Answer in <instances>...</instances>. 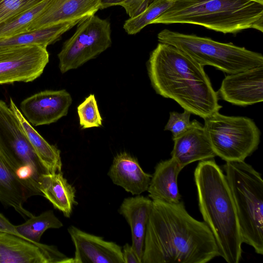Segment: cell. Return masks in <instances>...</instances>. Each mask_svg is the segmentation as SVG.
Segmentation results:
<instances>
[{
  "label": "cell",
  "mask_w": 263,
  "mask_h": 263,
  "mask_svg": "<svg viewBox=\"0 0 263 263\" xmlns=\"http://www.w3.org/2000/svg\"><path fill=\"white\" fill-rule=\"evenodd\" d=\"M30 197L23 182L0 153V201L27 219L33 216L24 206Z\"/></svg>",
  "instance_id": "cell-20"
},
{
  "label": "cell",
  "mask_w": 263,
  "mask_h": 263,
  "mask_svg": "<svg viewBox=\"0 0 263 263\" xmlns=\"http://www.w3.org/2000/svg\"><path fill=\"white\" fill-rule=\"evenodd\" d=\"M217 93L219 99L238 106L262 102L263 65L229 74L222 80Z\"/></svg>",
  "instance_id": "cell-13"
},
{
  "label": "cell",
  "mask_w": 263,
  "mask_h": 263,
  "mask_svg": "<svg viewBox=\"0 0 263 263\" xmlns=\"http://www.w3.org/2000/svg\"><path fill=\"white\" fill-rule=\"evenodd\" d=\"M9 107L18 118L35 154L49 173L62 172V163L60 151L54 145L50 144L35 130L11 98Z\"/></svg>",
  "instance_id": "cell-22"
},
{
  "label": "cell",
  "mask_w": 263,
  "mask_h": 263,
  "mask_svg": "<svg viewBox=\"0 0 263 263\" xmlns=\"http://www.w3.org/2000/svg\"><path fill=\"white\" fill-rule=\"evenodd\" d=\"M62 222L54 215L52 210H47L37 216L29 218L22 224L15 226L16 231L25 239L40 245L43 233L49 229H59Z\"/></svg>",
  "instance_id": "cell-24"
},
{
  "label": "cell",
  "mask_w": 263,
  "mask_h": 263,
  "mask_svg": "<svg viewBox=\"0 0 263 263\" xmlns=\"http://www.w3.org/2000/svg\"><path fill=\"white\" fill-rule=\"evenodd\" d=\"M68 232L75 248L73 263H125L116 243L70 226Z\"/></svg>",
  "instance_id": "cell-14"
},
{
  "label": "cell",
  "mask_w": 263,
  "mask_h": 263,
  "mask_svg": "<svg viewBox=\"0 0 263 263\" xmlns=\"http://www.w3.org/2000/svg\"><path fill=\"white\" fill-rule=\"evenodd\" d=\"M217 256L210 229L190 215L183 201L152 200L142 263H206Z\"/></svg>",
  "instance_id": "cell-1"
},
{
  "label": "cell",
  "mask_w": 263,
  "mask_h": 263,
  "mask_svg": "<svg viewBox=\"0 0 263 263\" xmlns=\"http://www.w3.org/2000/svg\"><path fill=\"white\" fill-rule=\"evenodd\" d=\"M191 114L186 110L181 113L172 111L168 120L164 127V130H169L172 134V139L184 132L190 126Z\"/></svg>",
  "instance_id": "cell-30"
},
{
  "label": "cell",
  "mask_w": 263,
  "mask_h": 263,
  "mask_svg": "<svg viewBox=\"0 0 263 263\" xmlns=\"http://www.w3.org/2000/svg\"><path fill=\"white\" fill-rule=\"evenodd\" d=\"M81 21L59 23L45 28L28 31L0 39V50L13 47L37 45L44 48L57 41L65 32Z\"/></svg>",
  "instance_id": "cell-23"
},
{
  "label": "cell",
  "mask_w": 263,
  "mask_h": 263,
  "mask_svg": "<svg viewBox=\"0 0 263 263\" xmlns=\"http://www.w3.org/2000/svg\"><path fill=\"white\" fill-rule=\"evenodd\" d=\"M203 67L181 50L160 42L151 52L147 64L157 93L204 119L222 106Z\"/></svg>",
  "instance_id": "cell-2"
},
{
  "label": "cell",
  "mask_w": 263,
  "mask_h": 263,
  "mask_svg": "<svg viewBox=\"0 0 263 263\" xmlns=\"http://www.w3.org/2000/svg\"><path fill=\"white\" fill-rule=\"evenodd\" d=\"M172 139L174 147L171 158L182 169L192 162L214 159L216 156L203 125L195 119L191 121L184 132Z\"/></svg>",
  "instance_id": "cell-15"
},
{
  "label": "cell",
  "mask_w": 263,
  "mask_h": 263,
  "mask_svg": "<svg viewBox=\"0 0 263 263\" xmlns=\"http://www.w3.org/2000/svg\"><path fill=\"white\" fill-rule=\"evenodd\" d=\"M198 206L212 232L219 256L238 263L242 241L235 204L226 175L213 159L200 161L194 171Z\"/></svg>",
  "instance_id": "cell-3"
},
{
  "label": "cell",
  "mask_w": 263,
  "mask_h": 263,
  "mask_svg": "<svg viewBox=\"0 0 263 263\" xmlns=\"http://www.w3.org/2000/svg\"><path fill=\"white\" fill-rule=\"evenodd\" d=\"M72 103L66 90H46L24 100L20 104L21 112L34 126L49 124L65 116Z\"/></svg>",
  "instance_id": "cell-12"
},
{
  "label": "cell",
  "mask_w": 263,
  "mask_h": 263,
  "mask_svg": "<svg viewBox=\"0 0 263 263\" xmlns=\"http://www.w3.org/2000/svg\"><path fill=\"white\" fill-rule=\"evenodd\" d=\"M48 62L46 48L40 46L0 50V84L33 81L42 74Z\"/></svg>",
  "instance_id": "cell-10"
},
{
  "label": "cell",
  "mask_w": 263,
  "mask_h": 263,
  "mask_svg": "<svg viewBox=\"0 0 263 263\" xmlns=\"http://www.w3.org/2000/svg\"><path fill=\"white\" fill-rule=\"evenodd\" d=\"M122 251L125 263H141L132 245L126 243Z\"/></svg>",
  "instance_id": "cell-31"
},
{
  "label": "cell",
  "mask_w": 263,
  "mask_h": 263,
  "mask_svg": "<svg viewBox=\"0 0 263 263\" xmlns=\"http://www.w3.org/2000/svg\"><path fill=\"white\" fill-rule=\"evenodd\" d=\"M47 0H0V23Z\"/></svg>",
  "instance_id": "cell-28"
},
{
  "label": "cell",
  "mask_w": 263,
  "mask_h": 263,
  "mask_svg": "<svg viewBox=\"0 0 263 263\" xmlns=\"http://www.w3.org/2000/svg\"><path fill=\"white\" fill-rule=\"evenodd\" d=\"M203 119L214 153L225 161H245L257 149L260 131L252 119L225 116L219 111Z\"/></svg>",
  "instance_id": "cell-8"
},
{
  "label": "cell",
  "mask_w": 263,
  "mask_h": 263,
  "mask_svg": "<svg viewBox=\"0 0 263 263\" xmlns=\"http://www.w3.org/2000/svg\"><path fill=\"white\" fill-rule=\"evenodd\" d=\"M73 35L58 54L62 73L76 69L109 47L111 44L109 22L95 15L81 21Z\"/></svg>",
  "instance_id": "cell-9"
},
{
  "label": "cell",
  "mask_w": 263,
  "mask_h": 263,
  "mask_svg": "<svg viewBox=\"0 0 263 263\" xmlns=\"http://www.w3.org/2000/svg\"><path fill=\"white\" fill-rule=\"evenodd\" d=\"M172 0H154L142 12L126 20L123 28L129 34L138 33L158 17L170 6Z\"/></svg>",
  "instance_id": "cell-26"
},
{
  "label": "cell",
  "mask_w": 263,
  "mask_h": 263,
  "mask_svg": "<svg viewBox=\"0 0 263 263\" xmlns=\"http://www.w3.org/2000/svg\"><path fill=\"white\" fill-rule=\"evenodd\" d=\"M0 153L31 196H43L39 180L49 173L35 154L14 111L0 100Z\"/></svg>",
  "instance_id": "cell-7"
},
{
  "label": "cell",
  "mask_w": 263,
  "mask_h": 263,
  "mask_svg": "<svg viewBox=\"0 0 263 263\" xmlns=\"http://www.w3.org/2000/svg\"><path fill=\"white\" fill-rule=\"evenodd\" d=\"M99 9L100 0H50L28 31L64 22L81 21Z\"/></svg>",
  "instance_id": "cell-16"
},
{
  "label": "cell",
  "mask_w": 263,
  "mask_h": 263,
  "mask_svg": "<svg viewBox=\"0 0 263 263\" xmlns=\"http://www.w3.org/2000/svg\"><path fill=\"white\" fill-rule=\"evenodd\" d=\"M236 209L242 243L263 254V180L245 161L223 166Z\"/></svg>",
  "instance_id": "cell-5"
},
{
  "label": "cell",
  "mask_w": 263,
  "mask_h": 263,
  "mask_svg": "<svg viewBox=\"0 0 263 263\" xmlns=\"http://www.w3.org/2000/svg\"><path fill=\"white\" fill-rule=\"evenodd\" d=\"M154 0H100V9L121 6L130 17L142 12Z\"/></svg>",
  "instance_id": "cell-29"
},
{
  "label": "cell",
  "mask_w": 263,
  "mask_h": 263,
  "mask_svg": "<svg viewBox=\"0 0 263 263\" xmlns=\"http://www.w3.org/2000/svg\"><path fill=\"white\" fill-rule=\"evenodd\" d=\"M39 186L43 196L65 217L69 218L77 203L76 189L63 176V173L43 174L39 180Z\"/></svg>",
  "instance_id": "cell-21"
},
{
  "label": "cell",
  "mask_w": 263,
  "mask_h": 263,
  "mask_svg": "<svg viewBox=\"0 0 263 263\" xmlns=\"http://www.w3.org/2000/svg\"><path fill=\"white\" fill-rule=\"evenodd\" d=\"M190 24L224 34L263 32V0H172L154 24Z\"/></svg>",
  "instance_id": "cell-4"
},
{
  "label": "cell",
  "mask_w": 263,
  "mask_h": 263,
  "mask_svg": "<svg viewBox=\"0 0 263 263\" xmlns=\"http://www.w3.org/2000/svg\"><path fill=\"white\" fill-rule=\"evenodd\" d=\"M182 168L173 158L157 164L147 191L152 200L178 203L181 200L178 176Z\"/></svg>",
  "instance_id": "cell-19"
},
{
  "label": "cell",
  "mask_w": 263,
  "mask_h": 263,
  "mask_svg": "<svg viewBox=\"0 0 263 263\" xmlns=\"http://www.w3.org/2000/svg\"><path fill=\"white\" fill-rule=\"evenodd\" d=\"M152 205L151 199L139 195L125 198L118 209L130 228L132 246L141 263Z\"/></svg>",
  "instance_id": "cell-18"
},
{
  "label": "cell",
  "mask_w": 263,
  "mask_h": 263,
  "mask_svg": "<svg viewBox=\"0 0 263 263\" xmlns=\"http://www.w3.org/2000/svg\"><path fill=\"white\" fill-rule=\"evenodd\" d=\"M49 1L47 0L0 23V39L28 31L29 27L43 11Z\"/></svg>",
  "instance_id": "cell-25"
},
{
  "label": "cell",
  "mask_w": 263,
  "mask_h": 263,
  "mask_svg": "<svg viewBox=\"0 0 263 263\" xmlns=\"http://www.w3.org/2000/svg\"><path fill=\"white\" fill-rule=\"evenodd\" d=\"M0 263H73L54 246L37 245L0 231Z\"/></svg>",
  "instance_id": "cell-11"
},
{
  "label": "cell",
  "mask_w": 263,
  "mask_h": 263,
  "mask_svg": "<svg viewBox=\"0 0 263 263\" xmlns=\"http://www.w3.org/2000/svg\"><path fill=\"white\" fill-rule=\"evenodd\" d=\"M77 111L82 129L102 126V119L94 95L91 94L87 97L78 106Z\"/></svg>",
  "instance_id": "cell-27"
},
{
  "label": "cell",
  "mask_w": 263,
  "mask_h": 263,
  "mask_svg": "<svg viewBox=\"0 0 263 263\" xmlns=\"http://www.w3.org/2000/svg\"><path fill=\"white\" fill-rule=\"evenodd\" d=\"M0 231L10 233L24 238L16 231L15 226L11 223L10 221L1 213Z\"/></svg>",
  "instance_id": "cell-32"
},
{
  "label": "cell",
  "mask_w": 263,
  "mask_h": 263,
  "mask_svg": "<svg viewBox=\"0 0 263 263\" xmlns=\"http://www.w3.org/2000/svg\"><path fill=\"white\" fill-rule=\"evenodd\" d=\"M157 37L159 42L175 46L201 65L212 66L228 74L263 65L261 53L231 43H221L168 29L160 31Z\"/></svg>",
  "instance_id": "cell-6"
},
{
  "label": "cell",
  "mask_w": 263,
  "mask_h": 263,
  "mask_svg": "<svg viewBox=\"0 0 263 263\" xmlns=\"http://www.w3.org/2000/svg\"><path fill=\"white\" fill-rule=\"evenodd\" d=\"M107 175L115 184L136 195L147 190L152 176L142 170L136 158L125 152L114 157Z\"/></svg>",
  "instance_id": "cell-17"
}]
</instances>
